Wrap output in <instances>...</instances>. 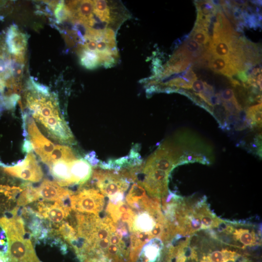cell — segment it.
I'll use <instances>...</instances> for the list:
<instances>
[{
    "label": "cell",
    "instance_id": "603a6c76",
    "mask_svg": "<svg viewBox=\"0 0 262 262\" xmlns=\"http://www.w3.org/2000/svg\"><path fill=\"white\" fill-rule=\"evenodd\" d=\"M69 14V11L63 2H61L57 5L55 10V16L58 21L61 22L66 19Z\"/></svg>",
    "mask_w": 262,
    "mask_h": 262
},
{
    "label": "cell",
    "instance_id": "44dd1931",
    "mask_svg": "<svg viewBox=\"0 0 262 262\" xmlns=\"http://www.w3.org/2000/svg\"><path fill=\"white\" fill-rule=\"evenodd\" d=\"M190 38L193 39L199 45L203 47L209 42L211 39L207 30L195 28H194L190 33Z\"/></svg>",
    "mask_w": 262,
    "mask_h": 262
},
{
    "label": "cell",
    "instance_id": "277c9868",
    "mask_svg": "<svg viewBox=\"0 0 262 262\" xmlns=\"http://www.w3.org/2000/svg\"><path fill=\"white\" fill-rule=\"evenodd\" d=\"M70 207L75 211L98 215L102 210L104 196L94 188H83L69 196Z\"/></svg>",
    "mask_w": 262,
    "mask_h": 262
},
{
    "label": "cell",
    "instance_id": "f546056e",
    "mask_svg": "<svg viewBox=\"0 0 262 262\" xmlns=\"http://www.w3.org/2000/svg\"><path fill=\"white\" fill-rule=\"evenodd\" d=\"M233 3L235 4V6H246L247 4V1L245 0H233L231 1Z\"/></svg>",
    "mask_w": 262,
    "mask_h": 262
},
{
    "label": "cell",
    "instance_id": "d4e9b609",
    "mask_svg": "<svg viewBox=\"0 0 262 262\" xmlns=\"http://www.w3.org/2000/svg\"><path fill=\"white\" fill-rule=\"evenodd\" d=\"M219 94L222 101H231L236 99L233 90L231 88H226L223 90Z\"/></svg>",
    "mask_w": 262,
    "mask_h": 262
},
{
    "label": "cell",
    "instance_id": "3957f363",
    "mask_svg": "<svg viewBox=\"0 0 262 262\" xmlns=\"http://www.w3.org/2000/svg\"><path fill=\"white\" fill-rule=\"evenodd\" d=\"M182 155L179 147L165 142L148 158L143 171L159 169L170 173L175 166L180 164Z\"/></svg>",
    "mask_w": 262,
    "mask_h": 262
},
{
    "label": "cell",
    "instance_id": "8fae6325",
    "mask_svg": "<svg viewBox=\"0 0 262 262\" xmlns=\"http://www.w3.org/2000/svg\"><path fill=\"white\" fill-rule=\"evenodd\" d=\"M209 67L213 72L230 78L239 72L229 60L213 55L210 61Z\"/></svg>",
    "mask_w": 262,
    "mask_h": 262
},
{
    "label": "cell",
    "instance_id": "d6986e66",
    "mask_svg": "<svg viewBox=\"0 0 262 262\" xmlns=\"http://www.w3.org/2000/svg\"><path fill=\"white\" fill-rule=\"evenodd\" d=\"M135 230L149 232L155 225V222L152 216L147 213H142L134 218Z\"/></svg>",
    "mask_w": 262,
    "mask_h": 262
},
{
    "label": "cell",
    "instance_id": "ba28073f",
    "mask_svg": "<svg viewBox=\"0 0 262 262\" xmlns=\"http://www.w3.org/2000/svg\"><path fill=\"white\" fill-rule=\"evenodd\" d=\"M142 184L147 192L156 198L166 195L169 173L159 169H152L145 172Z\"/></svg>",
    "mask_w": 262,
    "mask_h": 262
},
{
    "label": "cell",
    "instance_id": "cb8c5ba5",
    "mask_svg": "<svg viewBox=\"0 0 262 262\" xmlns=\"http://www.w3.org/2000/svg\"><path fill=\"white\" fill-rule=\"evenodd\" d=\"M205 87L203 91L198 94H195L198 96L206 103L208 104L211 97L214 95V89L213 87L204 82Z\"/></svg>",
    "mask_w": 262,
    "mask_h": 262
},
{
    "label": "cell",
    "instance_id": "9a60e30c",
    "mask_svg": "<svg viewBox=\"0 0 262 262\" xmlns=\"http://www.w3.org/2000/svg\"><path fill=\"white\" fill-rule=\"evenodd\" d=\"M17 199L18 206H24L40 199L37 188L30 183H25Z\"/></svg>",
    "mask_w": 262,
    "mask_h": 262
},
{
    "label": "cell",
    "instance_id": "ac0fdd59",
    "mask_svg": "<svg viewBox=\"0 0 262 262\" xmlns=\"http://www.w3.org/2000/svg\"><path fill=\"white\" fill-rule=\"evenodd\" d=\"M246 123L251 127L262 126V103L249 107L246 111Z\"/></svg>",
    "mask_w": 262,
    "mask_h": 262
},
{
    "label": "cell",
    "instance_id": "7c38bea8",
    "mask_svg": "<svg viewBox=\"0 0 262 262\" xmlns=\"http://www.w3.org/2000/svg\"><path fill=\"white\" fill-rule=\"evenodd\" d=\"M78 159L72 149L68 146L57 145L43 162L48 166L59 161H72Z\"/></svg>",
    "mask_w": 262,
    "mask_h": 262
},
{
    "label": "cell",
    "instance_id": "83f0119b",
    "mask_svg": "<svg viewBox=\"0 0 262 262\" xmlns=\"http://www.w3.org/2000/svg\"><path fill=\"white\" fill-rule=\"evenodd\" d=\"M238 78L243 82H247L248 77L244 71L238 72L237 73Z\"/></svg>",
    "mask_w": 262,
    "mask_h": 262
},
{
    "label": "cell",
    "instance_id": "2e32d148",
    "mask_svg": "<svg viewBox=\"0 0 262 262\" xmlns=\"http://www.w3.org/2000/svg\"><path fill=\"white\" fill-rule=\"evenodd\" d=\"M197 11V16L209 19L215 16L217 8L211 0H198L195 2Z\"/></svg>",
    "mask_w": 262,
    "mask_h": 262
},
{
    "label": "cell",
    "instance_id": "f1b7e54d",
    "mask_svg": "<svg viewBox=\"0 0 262 262\" xmlns=\"http://www.w3.org/2000/svg\"><path fill=\"white\" fill-rule=\"evenodd\" d=\"M0 262H8L6 253L1 250H0Z\"/></svg>",
    "mask_w": 262,
    "mask_h": 262
},
{
    "label": "cell",
    "instance_id": "8992f818",
    "mask_svg": "<svg viewBox=\"0 0 262 262\" xmlns=\"http://www.w3.org/2000/svg\"><path fill=\"white\" fill-rule=\"evenodd\" d=\"M3 170L11 176L33 182L40 181L43 177L42 169L32 151L28 152L22 162L14 166L4 167Z\"/></svg>",
    "mask_w": 262,
    "mask_h": 262
},
{
    "label": "cell",
    "instance_id": "7a4b0ae2",
    "mask_svg": "<svg viewBox=\"0 0 262 262\" xmlns=\"http://www.w3.org/2000/svg\"><path fill=\"white\" fill-rule=\"evenodd\" d=\"M0 227L6 235L8 262H40L30 239L31 236H26L22 217H2L0 218Z\"/></svg>",
    "mask_w": 262,
    "mask_h": 262
},
{
    "label": "cell",
    "instance_id": "e0dca14e",
    "mask_svg": "<svg viewBox=\"0 0 262 262\" xmlns=\"http://www.w3.org/2000/svg\"><path fill=\"white\" fill-rule=\"evenodd\" d=\"M147 196L144 188L140 184L134 183L127 196L128 204L134 208H139L138 202Z\"/></svg>",
    "mask_w": 262,
    "mask_h": 262
},
{
    "label": "cell",
    "instance_id": "5bb4252c",
    "mask_svg": "<svg viewBox=\"0 0 262 262\" xmlns=\"http://www.w3.org/2000/svg\"><path fill=\"white\" fill-rule=\"evenodd\" d=\"M240 255L235 251L223 249L215 251L202 257L200 262H235Z\"/></svg>",
    "mask_w": 262,
    "mask_h": 262
},
{
    "label": "cell",
    "instance_id": "4316f807",
    "mask_svg": "<svg viewBox=\"0 0 262 262\" xmlns=\"http://www.w3.org/2000/svg\"><path fill=\"white\" fill-rule=\"evenodd\" d=\"M222 100L220 98L219 94L214 95L211 97L209 100L208 104L210 106H214L220 104Z\"/></svg>",
    "mask_w": 262,
    "mask_h": 262
},
{
    "label": "cell",
    "instance_id": "4dcf8cb0",
    "mask_svg": "<svg viewBox=\"0 0 262 262\" xmlns=\"http://www.w3.org/2000/svg\"></svg>",
    "mask_w": 262,
    "mask_h": 262
},
{
    "label": "cell",
    "instance_id": "484cf974",
    "mask_svg": "<svg viewBox=\"0 0 262 262\" xmlns=\"http://www.w3.org/2000/svg\"><path fill=\"white\" fill-rule=\"evenodd\" d=\"M204 87V82L199 80H195L192 84V88L193 90L199 93L203 91Z\"/></svg>",
    "mask_w": 262,
    "mask_h": 262
},
{
    "label": "cell",
    "instance_id": "52a82bcc",
    "mask_svg": "<svg viewBox=\"0 0 262 262\" xmlns=\"http://www.w3.org/2000/svg\"><path fill=\"white\" fill-rule=\"evenodd\" d=\"M26 123L27 132L32 149L44 162L53 150L55 145L42 134L33 119L29 117Z\"/></svg>",
    "mask_w": 262,
    "mask_h": 262
},
{
    "label": "cell",
    "instance_id": "30bf717a",
    "mask_svg": "<svg viewBox=\"0 0 262 262\" xmlns=\"http://www.w3.org/2000/svg\"><path fill=\"white\" fill-rule=\"evenodd\" d=\"M40 199L51 201H64L73 193L60 186L56 182L44 180L37 187Z\"/></svg>",
    "mask_w": 262,
    "mask_h": 262
},
{
    "label": "cell",
    "instance_id": "ffe728a7",
    "mask_svg": "<svg viewBox=\"0 0 262 262\" xmlns=\"http://www.w3.org/2000/svg\"><path fill=\"white\" fill-rule=\"evenodd\" d=\"M159 243L151 242L146 246L141 255L140 262H154L159 255Z\"/></svg>",
    "mask_w": 262,
    "mask_h": 262
},
{
    "label": "cell",
    "instance_id": "6da1fadb",
    "mask_svg": "<svg viewBox=\"0 0 262 262\" xmlns=\"http://www.w3.org/2000/svg\"><path fill=\"white\" fill-rule=\"evenodd\" d=\"M35 91L37 94L29 93L27 97V106L33 118L52 138L62 143L73 144L74 136L61 114L56 99L49 93Z\"/></svg>",
    "mask_w": 262,
    "mask_h": 262
},
{
    "label": "cell",
    "instance_id": "5b68a950",
    "mask_svg": "<svg viewBox=\"0 0 262 262\" xmlns=\"http://www.w3.org/2000/svg\"><path fill=\"white\" fill-rule=\"evenodd\" d=\"M92 174L96 186L110 198L123 193L128 188L129 182L121 177L118 171L95 169Z\"/></svg>",
    "mask_w": 262,
    "mask_h": 262
},
{
    "label": "cell",
    "instance_id": "7402d4cb",
    "mask_svg": "<svg viewBox=\"0 0 262 262\" xmlns=\"http://www.w3.org/2000/svg\"><path fill=\"white\" fill-rule=\"evenodd\" d=\"M56 231L70 244L77 238L75 230L66 222H62Z\"/></svg>",
    "mask_w": 262,
    "mask_h": 262
},
{
    "label": "cell",
    "instance_id": "4fadbf2b",
    "mask_svg": "<svg viewBox=\"0 0 262 262\" xmlns=\"http://www.w3.org/2000/svg\"><path fill=\"white\" fill-rule=\"evenodd\" d=\"M229 234H231L233 240L239 242L246 246H252L257 243V238L254 230L247 228L232 227Z\"/></svg>",
    "mask_w": 262,
    "mask_h": 262
},
{
    "label": "cell",
    "instance_id": "9c48e42d",
    "mask_svg": "<svg viewBox=\"0 0 262 262\" xmlns=\"http://www.w3.org/2000/svg\"><path fill=\"white\" fill-rule=\"evenodd\" d=\"M37 210L36 212L41 218L61 224L69 214L71 208L64 201H56L53 204L41 201L37 203Z\"/></svg>",
    "mask_w": 262,
    "mask_h": 262
}]
</instances>
